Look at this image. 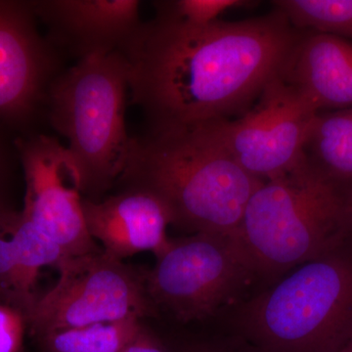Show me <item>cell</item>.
<instances>
[{"instance_id": "23", "label": "cell", "mask_w": 352, "mask_h": 352, "mask_svg": "<svg viewBox=\"0 0 352 352\" xmlns=\"http://www.w3.org/2000/svg\"><path fill=\"white\" fill-rule=\"evenodd\" d=\"M18 134L0 124V185L13 161H19L16 139ZM4 207L0 204V208Z\"/></svg>"}, {"instance_id": "6", "label": "cell", "mask_w": 352, "mask_h": 352, "mask_svg": "<svg viewBox=\"0 0 352 352\" xmlns=\"http://www.w3.org/2000/svg\"><path fill=\"white\" fill-rule=\"evenodd\" d=\"M145 271L153 305L178 321L212 316L256 278L236 236L192 234L170 239Z\"/></svg>"}, {"instance_id": "2", "label": "cell", "mask_w": 352, "mask_h": 352, "mask_svg": "<svg viewBox=\"0 0 352 352\" xmlns=\"http://www.w3.org/2000/svg\"><path fill=\"white\" fill-rule=\"evenodd\" d=\"M263 182L197 126L133 138L117 183L157 196L171 226L191 235L236 236L250 199Z\"/></svg>"}, {"instance_id": "5", "label": "cell", "mask_w": 352, "mask_h": 352, "mask_svg": "<svg viewBox=\"0 0 352 352\" xmlns=\"http://www.w3.org/2000/svg\"><path fill=\"white\" fill-rule=\"evenodd\" d=\"M241 337L261 352H329L352 329V243L298 266L245 302Z\"/></svg>"}, {"instance_id": "10", "label": "cell", "mask_w": 352, "mask_h": 352, "mask_svg": "<svg viewBox=\"0 0 352 352\" xmlns=\"http://www.w3.org/2000/svg\"><path fill=\"white\" fill-rule=\"evenodd\" d=\"M31 1L0 0V124L19 133L45 111L59 58L39 34Z\"/></svg>"}, {"instance_id": "9", "label": "cell", "mask_w": 352, "mask_h": 352, "mask_svg": "<svg viewBox=\"0 0 352 352\" xmlns=\"http://www.w3.org/2000/svg\"><path fill=\"white\" fill-rule=\"evenodd\" d=\"M16 145L25 180L23 217L69 256L101 251L88 233L80 173L66 146L43 133L18 136Z\"/></svg>"}, {"instance_id": "22", "label": "cell", "mask_w": 352, "mask_h": 352, "mask_svg": "<svg viewBox=\"0 0 352 352\" xmlns=\"http://www.w3.org/2000/svg\"><path fill=\"white\" fill-rule=\"evenodd\" d=\"M122 352H171L168 344L150 329L141 326Z\"/></svg>"}, {"instance_id": "18", "label": "cell", "mask_w": 352, "mask_h": 352, "mask_svg": "<svg viewBox=\"0 0 352 352\" xmlns=\"http://www.w3.org/2000/svg\"><path fill=\"white\" fill-rule=\"evenodd\" d=\"M9 208H0V303L20 310L27 319L34 303L23 289L17 254L11 236Z\"/></svg>"}, {"instance_id": "24", "label": "cell", "mask_w": 352, "mask_h": 352, "mask_svg": "<svg viewBox=\"0 0 352 352\" xmlns=\"http://www.w3.org/2000/svg\"><path fill=\"white\" fill-rule=\"evenodd\" d=\"M329 352H352V329L346 337Z\"/></svg>"}, {"instance_id": "12", "label": "cell", "mask_w": 352, "mask_h": 352, "mask_svg": "<svg viewBox=\"0 0 352 352\" xmlns=\"http://www.w3.org/2000/svg\"><path fill=\"white\" fill-rule=\"evenodd\" d=\"M82 210L92 239L120 261L143 252L157 256L170 243V212L163 201L145 190L124 188L104 201L82 198Z\"/></svg>"}, {"instance_id": "14", "label": "cell", "mask_w": 352, "mask_h": 352, "mask_svg": "<svg viewBox=\"0 0 352 352\" xmlns=\"http://www.w3.org/2000/svg\"><path fill=\"white\" fill-rule=\"evenodd\" d=\"M305 154L318 170L340 182H352V108L317 113Z\"/></svg>"}, {"instance_id": "15", "label": "cell", "mask_w": 352, "mask_h": 352, "mask_svg": "<svg viewBox=\"0 0 352 352\" xmlns=\"http://www.w3.org/2000/svg\"><path fill=\"white\" fill-rule=\"evenodd\" d=\"M8 219L23 289L34 305L38 298L34 295V289L39 271L47 266L58 270L71 256L46 234L25 219L21 212H14L9 208Z\"/></svg>"}, {"instance_id": "4", "label": "cell", "mask_w": 352, "mask_h": 352, "mask_svg": "<svg viewBox=\"0 0 352 352\" xmlns=\"http://www.w3.org/2000/svg\"><path fill=\"white\" fill-rule=\"evenodd\" d=\"M129 66L120 51L80 60L58 75L46 97L50 126L68 141L87 199L117 184L131 157L127 133Z\"/></svg>"}, {"instance_id": "19", "label": "cell", "mask_w": 352, "mask_h": 352, "mask_svg": "<svg viewBox=\"0 0 352 352\" xmlns=\"http://www.w3.org/2000/svg\"><path fill=\"white\" fill-rule=\"evenodd\" d=\"M254 4L245 0H173L155 2L157 15L194 27H204L219 21L227 11Z\"/></svg>"}, {"instance_id": "8", "label": "cell", "mask_w": 352, "mask_h": 352, "mask_svg": "<svg viewBox=\"0 0 352 352\" xmlns=\"http://www.w3.org/2000/svg\"><path fill=\"white\" fill-rule=\"evenodd\" d=\"M317 111L278 76L244 115L200 124L250 175L263 180L286 175L307 157Z\"/></svg>"}, {"instance_id": "21", "label": "cell", "mask_w": 352, "mask_h": 352, "mask_svg": "<svg viewBox=\"0 0 352 352\" xmlns=\"http://www.w3.org/2000/svg\"><path fill=\"white\" fill-rule=\"evenodd\" d=\"M168 346L171 352H261L239 333L232 337L190 340L176 346L168 344Z\"/></svg>"}, {"instance_id": "11", "label": "cell", "mask_w": 352, "mask_h": 352, "mask_svg": "<svg viewBox=\"0 0 352 352\" xmlns=\"http://www.w3.org/2000/svg\"><path fill=\"white\" fill-rule=\"evenodd\" d=\"M36 19L50 31V43L80 60L120 51L142 21L138 0L31 1Z\"/></svg>"}, {"instance_id": "20", "label": "cell", "mask_w": 352, "mask_h": 352, "mask_svg": "<svg viewBox=\"0 0 352 352\" xmlns=\"http://www.w3.org/2000/svg\"><path fill=\"white\" fill-rule=\"evenodd\" d=\"M25 315L0 303V352H20L24 338Z\"/></svg>"}, {"instance_id": "13", "label": "cell", "mask_w": 352, "mask_h": 352, "mask_svg": "<svg viewBox=\"0 0 352 352\" xmlns=\"http://www.w3.org/2000/svg\"><path fill=\"white\" fill-rule=\"evenodd\" d=\"M281 76L317 113L352 108V41L302 31Z\"/></svg>"}, {"instance_id": "7", "label": "cell", "mask_w": 352, "mask_h": 352, "mask_svg": "<svg viewBox=\"0 0 352 352\" xmlns=\"http://www.w3.org/2000/svg\"><path fill=\"white\" fill-rule=\"evenodd\" d=\"M57 270V283L36 300L27 317L38 337L104 322L141 320L157 310L146 288L145 271L103 250L71 256Z\"/></svg>"}, {"instance_id": "17", "label": "cell", "mask_w": 352, "mask_h": 352, "mask_svg": "<svg viewBox=\"0 0 352 352\" xmlns=\"http://www.w3.org/2000/svg\"><path fill=\"white\" fill-rule=\"evenodd\" d=\"M271 3L300 31L324 32L352 41V0H275Z\"/></svg>"}, {"instance_id": "16", "label": "cell", "mask_w": 352, "mask_h": 352, "mask_svg": "<svg viewBox=\"0 0 352 352\" xmlns=\"http://www.w3.org/2000/svg\"><path fill=\"white\" fill-rule=\"evenodd\" d=\"M142 322L138 318L61 329L38 337L43 352H122Z\"/></svg>"}, {"instance_id": "1", "label": "cell", "mask_w": 352, "mask_h": 352, "mask_svg": "<svg viewBox=\"0 0 352 352\" xmlns=\"http://www.w3.org/2000/svg\"><path fill=\"white\" fill-rule=\"evenodd\" d=\"M302 32L276 8L204 27L157 15L120 50L131 103L142 110L149 131L239 118L282 76Z\"/></svg>"}, {"instance_id": "3", "label": "cell", "mask_w": 352, "mask_h": 352, "mask_svg": "<svg viewBox=\"0 0 352 352\" xmlns=\"http://www.w3.org/2000/svg\"><path fill=\"white\" fill-rule=\"evenodd\" d=\"M236 238L256 278L275 282L352 240V182L330 177L307 156L256 190Z\"/></svg>"}]
</instances>
